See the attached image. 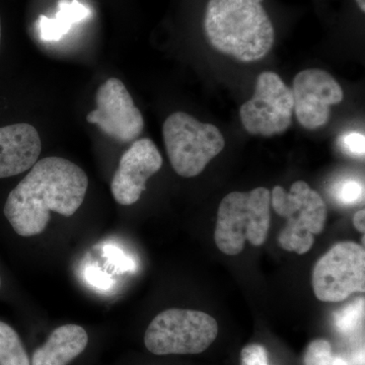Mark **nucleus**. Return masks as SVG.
Listing matches in <instances>:
<instances>
[{"label":"nucleus","instance_id":"obj_19","mask_svg":"<svg viewBox=\"0 0 365 365\" xmlns=\"http://www.w3.org/2000/svg\"><path fill=\"white\" fill-rule=\"evenodd\" d=\"M339 145L346 155L354 158H364L365 137L359 132H349L341 136Z\"/></svg>","mask_w":365,"mask_h":365},{"label":"nucleus","instance_id":"obj_1","mask_svg":"<svg viewBox=\"0 0 365 365\" xmlns=\"http://www.w3.org/2000/svg\"><path fill=\"white\" fill-rule=\"evenodd\" d=\"M88 187V178L78 165L66 158H45L9 192L2 212L16 235L34 237L44 232L52 211L73 215Z\"/></svg>","mask_w":365,"mask_h":365},{"label":"nucleus","instance_id":"obj_27","mask_svg":"<svg viewBox=\"0 0 365 365\" xmlns=\"http://www.w3.org/2000/svg\"><path fill=\"white\" fill-rule=\"evenodd\" d=\"M2 287V280H1V276H0V289H1Z\"/></svg>","mask_w":365,"mask_h":365},{"label":"nucleus","instance_id":"obj_11","mask_svg":"<svg viewBox=\"0 0 365 365\" xmlns=\"http://www.w3.org/2000/svg\"><path fill=\"white\" fill-rule=\"evenodd\" d=\"M162 165V155L153 140H136L120 158L113 177L111 191L116 202L124 206L136 203L145 191L148 180Z\"/></svg>","mask_w":365,"mask_h":365},{"label":"nucleus","instance_id":"obj_24","mask_svg":"<svg viewBox=\"0 0 365 365\" xmlns=\"http://www.w3.org/2000/svg\"><path fill=\"white\" fill-rule=\"evenodd\" d=\"M327 365H349V364L342 357L334 356L333 355L332 359H330V361Z\"/></svg>","mask_w":365,"mask_h":365},{"label":"nucleus","instance_id":"obj_9","mask_svg":"<svg viewBox=\"0 0 365 365\" xmlns=\"http://www.w3.org/2000/svg\"><path fill=\"white\" fill-rule=\"evenodd\" d=\"M96 108L86 121L97 125L106 135L119 143H131L141 135L144 120L140 110L119 78L107 79L96 93Z\"/></svg>","mask_w":365,"mask_h":365},{"label":"nucleus","instance_id":"obj_3","mask_svg":"<svg viewBox=\"0 0 365 365\" xmlns=\"http://www.w3.org/2000/svg\"><path fill=\"white\" fill-rule=\"evenodd\" d=\"M271 223V192L259 187L227 194L218 207L215 241L223 254L242 253L246 242L259 247L266 242Z\"/></svg>","mask_w":365,"mask_h":365},{"label":"nucleus","instance_id":"obj_4","mask_svg":"<svg viewBox=\"0 0 365 365\" xmlns=\"http://www.w3.org/2000/svg\"><path fill=\"white\" fill-rule=\"evenodd\" d=\"M163 136L173 169L184 178L201 174L225 144L217 127L202 123L184 112L173 113L167 118Z\"/></svg>","mask_w":365,"mask_h":365},{"label":"nucleus","instance_id":"obj_12","mask_svg":"<svg viewBox=\"0 0 365 365\" xmlns=\"http://www.w3.org/2000/svg\"><path fill=\"white\" fill-rule=\"evenodd\" d=\"M42 141L28 123L0 126V179L19 176L38 162Z\"/></svg>","mask_w":365,"mask_h":365},{"label":"nucleus","instance_id":"obj_20","mask_svg":"<svg viewBox=\"0 0 365 365\" xmlns=\"http://www.w3.org/2000/svg\"><path fill=\"white\" fill-rule=\"evenodd\" d=\"M104 256L118 269L120 272L135 270V262L118 247L108 245L104 248Z\"/></svg>","mask_w":365,"mask_h":365},{"label":"nucleus","instance_id":"obj_8","mask_svg":"<svg viewBox=\"0 0 365 365\" xmlns=\"http://www.w3.org/2000/svg\"><path fill=\"white\" fill-rule=\"evenodd\" d=\"M294 95L277 73L262 72L253 97L240 109L242 126L252 135L270 137L287 130L294 113Z\"/></svg>","mask_w":365,"mask_h":365},{"label":"nucleus","instance_id":"obj_18","mask_svg":"<svg viewBox=\"0 0 365 365\" xmlns=\"http://www.w3.org/2000/svg\"><path fill=\"white\" fill-rule=\"evenodd\" d=\"M330 342L324 339L312 341L307 346L304 356V365H327L332 359Z\"/></svg>","mask_w":365,"mask_h":365},{"label":"nucleus","instance_id":"obj_25","mask_svg":"<svg viewBox=\"0 0 365 365\" xmlns=\"http://www.w3.org/2000/svg\"><path fill=\"white\" fill-rule=\"evenodd\" d=\"M357 4H359V9H361L362 13L365 11V0H356Z\"/></svg>","mask_w":365,"mask_h":365},{"label":"nucleus","instance_id":"obj_17","mask_svg":"<svg viewBox=\"0 0 365 365\" xmlns=\"http://www.w3.org/2000/svg\"><path fill=\"white\" fill-rule=\"evenodd\" d=\"M333 195L343 205H355L364 201V186L359 180L342 179L334 186Z\"/></svg>","mask_w":365,"mask_h":365},{"label":"nucleus","instance_id":"obj_2","mask_svg":"<svg viewBox=\"0 0 365 365\" xmlns=\"http://www.w3.org/2000/svg\"><path fill=\"white\" fill-rule=\"evenodd\" d=\"M204 29L215 50L242 62L264 58L275 38L272 21L257 0H209Z\"/></svg>","mask_w":365,"mask_h":365},{"label":"nucleus","instance_id":"obj_23","mask_svg":"<svg viewBox=\"0 0 365 365\" xmlns=\"http://www.w3.org/2000/svg\"><path fill=\"white\" fill-rule=\"evenodd\" d=\"M353 225L356 227V230L359 232L364 234L365 232V210L362 209V210H359V212L355 213V215L353 216Z\"/></svg>","mask_w":365,"mask_h":365},{"label":"nucleus","instance_id":"obj_13","mask_svg":"<svg viewBox=\"0 0 365 365\" xmlns=\"http://www.w3.org/2000/svg\"><path fill=\"white\" fill-rule=\"evenodd\" d=\"M88 341L83 327L60 326L50 333L44 344L34 350L31 365H69L86 351Z\"/></svg>","mask_w":365,"mask_h":365},{"label":"nucleus","instance_id":"obj_10","mask_svg":"<svg viewBox=\"0 0 365 365\" xmlns=\"http://www.w3.org/2000/svg\"><path fill=\"white\" fill-rule=\"evenodd\" d=\"M294 111L304 128L323 127L330 119L331 107L340 104L344 93L338 81L322 69H306L294 78Z\"/></svg>","mask_w":365,"mask_h":365},{"label":"nucleus","instance_id":"obj_7","mask_svg":"<svg viewBox=\"0 0 365 365\" xmlns=\"http://www.w3.org/2000/svg\"><path fill=\"white\" fill-rule=\"evenodd\" d=\"M312 283L317 299L339 302L365 290V252L354 242H341L314 265Z\"/></svg>","mask_w":365,"mask_h":365},{"label":"nucleus","instance_id":"obj_14","mask_svg":"<svg viewBox=\"0 0 365 365\" xmlns=\"http://www.w3.org/2000/svg\"><path fill=\"white\" fill-rule=\"evenodd\" d=\"M55 18L40 16L37 21L41 39L46 42L59 41L71 31L72 25L85 20L91 14L90 9L79 4L78 0H61Z\"/></svg>","mask_w":365,"mask_h":365},{"label":"nucleus","instance_id":"obj_26","mask_svg":"<svg viewBox=\"0 0 365 365\" xmlns=\"http://www.w3.org/2000/svg\"><path fill=\"white\" fill-rule=\"evenodd\" d=\"M1 44H2V23H1V16H0V52H1Z\"/></svg>","mask_w":365,"mask_h":365},{"label":"nucleus","instance_id":"obj_21","mask_svg":"<svg viewBox=\"0 0 365 365\" xmlns=\"http://www.w3.org/2000/svg\"><path fill=\"white\" fill-rule=\"evenodd\" d=\"M241 365H269L268 353L260 344H250L241 352Z\"/></svg>","mask_w":365,"mask_h":365},{"label":"nucleus","instance_id":"obj_15","mask_svg":"<svg viewBox=\"0 0 365 365\" xmlns=\"http://www.w3.org/2000/svg\"><path fill=\"white\" fill-rule=\"evenodd\" d=\"M0 365H31V356L16 330L0 319Z\"/></svg>","mask_w":365,"mask_h":365},{"label":"nucleus","instance_id":"obj_22","mask_svg":"<svg viewBox=\"0 0 365 365\" xmlns=\"http://www.w3.org/2000/svg\"><path fill=\"white\" fill-rule=\"evenodd\" d=\"M86 279L93 287L98 289H108L113 285V279L109 274L105 273L96 266H90L86 270Z\"/></svg>","mask_w":365,"mask_h":365},{"label":"nucleus","instance_id":"obj_28","mask_svg":"<svg viewBox=\"0 0 365 365\" xmlns=\"http://www.w3.org/2000/svg\"><path fill=\"white\" fill-rule=\"evenodd\" d=\"M257 1H258V2H259V4H262V2H263V1H264V0H257Z\"/></svg>","mask_w":365,"mask_h":365},{"label":"nucleus","instance_id":"obj_6","mask_svg":"<svg viewBox=\"0 0 365 365\" xmlns=\"http://www.w3.org/2000/svg\"><path fill=\"white\" fill-rule=\"evenodd\" d=\"M271 206L287 220L278 237L281 248L299 255L309 252L314 235L323 232L328 216L326 203L318 192L304 181L294 182L289 192L276 186L271 193Z\"/></svg>","mask_w":365,"mask_h":365},{"label":"nucleus","instance_id":"obj_16","mask_svg":"<svg viewBox=\"0 0 365 365\" xmlns=\"http://www.w3.org/2000/svg\"><path fill=\"white\" fill-rule=\"evenodd\" d=\"M364 317V299H357L334 314L336 328L342 334H351Z\"/></svg>","mask_w":365,"mask_h":365},{"label":"nucleus","instance_id":"obj_5","mask_svg":"<svg viewBox=\"0 0 365 365\" xmlns=\"http://www.w3.org/2000/svg\"><path fill=\"white\" fill-rule=\"evenodd\" d=\"M218 334L216 319L200 311L170 309L150 322L144 345L155 355L199 354L215 342Z\"/></svg>","mask_w":365,"mask_h":365}]
</instances>
